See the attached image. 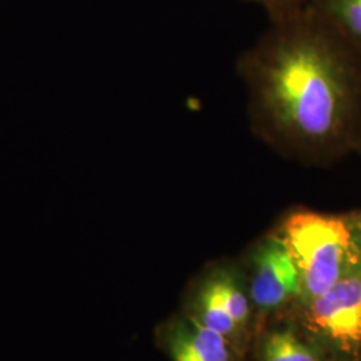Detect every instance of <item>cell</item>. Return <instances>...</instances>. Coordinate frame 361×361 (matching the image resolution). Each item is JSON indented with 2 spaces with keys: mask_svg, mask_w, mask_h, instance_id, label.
Listing matches in <instances>:
<instances>
[{
  "mask_svg": "<svg viewBox=\"0 0 361 361\" xmlns=\"http://www.w3.org/2000/svg\"><path fill=\"white\" fill-rule=\"evenodd\" d=\"M305 305L312 334L340 352L361 350V267Z\"/></svg>",
  "mask_w": 361,
  "mask_h": 361,
  "instance_id": "obj_3",
  "label": "cell"
},
{
  "mask_svg": "<svg viewBox=\"0 0 361 361\" xmlns=\"http://www.w3.org/2000/svg\"><path fill=\"white\" fill-rule=\"evenodd\" d=\"M301 280V300H310L361 267V214L292 212L277 231Z\"/></svg>",
  "mask_w": 361,
  "mask_h": 361,
  "instance_id": "obj_2",
  "label": "cell"
},
{
  "mask_svg": "<svg viewBox=\"0 0 361 361\" xmlns=\"http://www.w3.org/2000/svg\"><path fill=\"white\" fill-rule=\"evenodd\" d=\"M252 3H256L258 6H262L271 13V18L277 16L280 13L290 11L297 7H301L307 0H247Z\"/></svg>",
  "mask_w": 361,
  "mask_h": 361,
  "instance_id": "obj_9",
  "label": "cell"
},
{
  "mask_svg": "<svg viewBox=\"0 0 361 361\" xmlns=\"http://www.w3.org/2000/svg\"><path fill=\"white\" fill-rule=\"evenodd\" d=\"M247 293L255 310L273 312L301 298L296 265L279 233L259 240L249 253Z\"/></svg>",
  "mask_w": 361,
  "mask_h": 361,
  "instance_id": "obj_4",
  "label": "cell"
},
{
  "mask_svg": "<svg viewBox=\"0 0 361 361\" xmlns=\"http://www.w3.org/2000/svg\"><path fill=\"white\" fill-rule=\"evenodd\" d=\"M304 4L361 52V0H307Z\"/></svg>",
  "mask_w": 361,
  "mask_h": 361,
  "instance_id": "obj_8",
  "label": "cell"
},
{
  "mask_svg": "<svg viewBox=\"0 0 361 361\" xmlns=\"http://www.w3.org/2000/svg\"><path fill=\"white\" fill-rule=\"evenodd\" d=\"M355 146H357V147L361 150V126L360 131H359V135H357V140H356V145H355Z\"/></svg>",
  "mask_w": 361,
  "mask_h": 361,
  "instance_id": "obj_10",
  "label": "cell"
},
{
  "mask_svg": "<svg viewBox=\"0 0 361 361\" xmlns=\"http://www.w3.org/2000/svg\"><path fill=\"white\" fill-rule=\"evenodd\" d=\"M159 347L171 361H240L241 352L224 336L183 313L157 331Z\"/></svg>",
  "mask_w": 361,
  "mask_h": 361,
  "instance_id": "obj_5",
  "label": "cell"
},
{
  "mask_svg": "<svg viewBox=\"0 0 361 361\" xmlns=\"http://www.w3.org/2000/svg\"><path fill=\"white\" fill-rule=\"evenodd\" d=\"M259 361H323L322 353L290 326L268 332L261 341Z\"/></svg>",
  "mask_w": 361,
  "mask_h": 361,
  "instance_id": "obj_7",
  "label": "cell"
},
{
  "mask_svg": "<svg viewBox=\"0 0 361 361\" xmlns=\"http://www.w3.org/2000/svg\"><path fill=\"white\" fill-rule=\"evenodd\" d=\"M186 313L193 316L198 323L212 329L213 332H217L219 335L228 338L243 353L246 335L234 322L232 314L225 308L209 276L198 286L194 295L193 304L190 302Z\"/></svg>",
  "mask_w": 361,
  "mask_h": 361,
  "instance_id": "obj_6",
  "label": "cell"
},
{
  "mask_svg": "<svg viewBox=\"0 0 361 361\" xmlns=\"http://www.w3.org/2000/svg\"><path fill=\"white\" fill-rule=\"evenodd\" d=\"M240 59L258 137L300 162L355 146L361 126V52L310 7L271 18Z\"/></svg>",
  "mask_w": 361,
  "mask_h": 361,
  "instance_id": "obj_1",
  "label": "cell"
}]
</instances>
